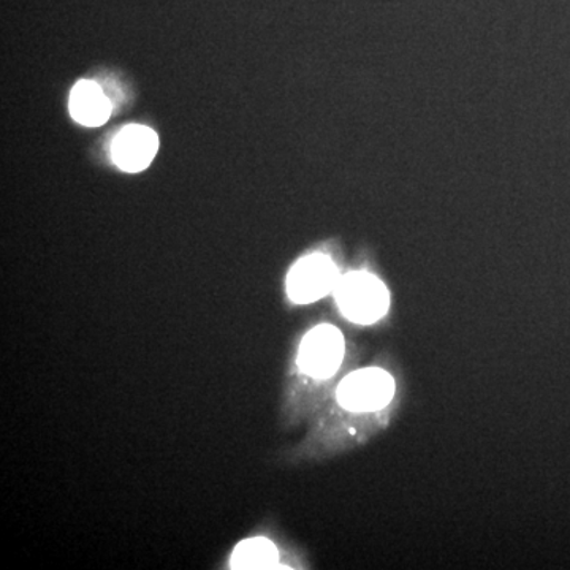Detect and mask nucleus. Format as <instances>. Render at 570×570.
I'll return each instance as SVG.
<instances>
[{
  "mask_svg": "<svg viewBox=\"0 0 570 570\" xmlns=\"http://www.w3.org/2000/svg\"><path fill=\"white\" fill-rule=\"evenodd\" d=\"M159 149V137L149 127L129 126L116 135L111 157L124 171L137 174L149 167Z\"/></svg>",
  "mask_w": 570,
  "mask_h": 570,
  "instance_id": "nucleus-6",
  "label": "nucleus"
},
{
  "mask_svg": "<svg viewBox=\"0 0 570 570\" xmlns=\"http://www.w3.org/2000/svg\"><path fill=\"white\" fill-rule=\"evenodd\" d=\"M69 110L75 121L86 127H99L110 119L111 104L97 82L81 80L71 89Z\"/></svg>",
  "mask_w": 570,
  "mask_h": 570,
  "instance_id": "nucleus-7",
  "label": "nucleus"
},
{
  "mask_svg": "<svg viewBox=\"0 0 570 570\" xmlns=\"http://www.w3.org/2000/svg\"><path fill=\"white\" fill-rule=\"evenodd\" d=\"M333 296L341 316L356 326L387 324L392 313L387 284L371 269L356 268L343 273Z\"/></svg>",
  "mask_w": 570,
  "mask_h": 570,
  "instance_id": "nucleus-3",
  "label": "nucleus"
},
{
  "mask_svg": "<svg viewBox=\"0 0 570 570\" xmlns=\"http://www.w3.org/2000/svg\"><path fill=\"white\" fill-rule=\"evenodd\" d=\"M232 569H309V560L296 546L275 535L258 534L242 540L232 551Z\"/></svg>",
  "mask_w": 570,
  "mask_h": 570,
  "instance_id": "nucleus-5",
  "label": "nucleus"
},
{
  "mask_svg": "<svg viewBox=\"0 0 570 570\" xmlns=\"http://www.w3.org/2000/svg\"><path fill=\"white\" fill-rule=\"evenodd\" d=\"M365 351L332 322H318L299 337L285 376L279 425L285 431L309 423L332 400L337 385L362 365Z\"/></svg>",
  "mask_w": 570,
  "mask_h": 570,
  "instance_id": "nucleus-2",
  "label": "nucleus"
},
{
  "mask_svg": "<svg viewBox=\"0 0 570 570\" xmlns=\"http://www.w3.org/2000/svg\"><path fill=\"white\" fill-rule=\"evenodd\" d=\"M404 400L403 367L395 355L382 352L340 382L332 400L307 423L302 441L279 453V463H322L363 448L393 425Z\"/></svg>",
  "mask_w": 570,
  "mask_h": 570,
  "instance_id": "nucleus-1",
  "label": "nucleus"
},
{
  "mask_svg": "<svg viewBox=\"0 0 570 570\" xmlns=\"http://www.w3.org/2000/svg\"><path fill=\"white\" fill-rule=\"evenodd\" d=\"M341 276L343 273L336 258L324 250H316L303 255L292 266L285 277V294L296 306L311 305L333 294Z\"/></svg>",
  "mask_w": 570,
  "mask_h": 570,
  "instance_id": "nucleus-4",
  "label": "nucleus"
}]
</instances>
